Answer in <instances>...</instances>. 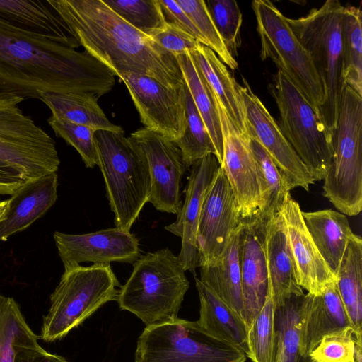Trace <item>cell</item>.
Here are the masks:
<instances>
[{"mask_svg":"<svg viewBox=\"0 0 362 362\" xmlns=\"http://www.w3.org/2000/svg\"><path fill=\"white\" fill-rule=\"evenodd\" d=\"M80 45L18 28L0 18V92L24 99L40 93H90L98 98L115 76Z\"/></svg>","mask_w":362,"mask_h":362,"instance_id":"obj_1","label":"cell"},{"mask_svg":"<svg viewBox=\"0 0 362 362\" xmlns=\"http://www.w3.org/2000/svg\"><path fill=\"white\" fill-rule=\"evenodd\" d=\"M80 46L116 76L151 77L170 88L185 83L176 57L139 32L103 0H46Z\"/></svg>","mask_w":362,"mask_h":362,"instance_id":"obj_2","label":"cell"},{"mask_svg":"<svg viewBox=\"0 0 362 362\" xmlns=\"http://www.w3.org/2000/svg\"><path fill=\"white\" fill-rule=\"evenodd\" d=\"M185 272L168 248L140 256L119 287V308L134 314L146 326L177 317L189 287Z\"/></svg>","mask_w":362,"mask_h":362,"instance_id":"obj_3","label":"cell"},{"mask_svg":"<svg viewBox=\"0 0 362 362\" xmlns=\"http://www.w3.org/2000/svg\"><path fill=\"white\" fill-rule=\"evenodd\" d=\"M344 6L327 0L320 7L298 18L286 17L293 32L309 53L324 89L320 116L332 136L343 90L341 23Z\"/></svg>","mask_w":362,"mask_h":362,"instance_id":"obj_4","label":"cell"},{"mask_svg":"<svg viewBox=\"0 0 362 362\" xmlns=\"http://www.w3.org/2000/svg\"><path fill=\"white\" fill-rule=\"evenodd\" d=\"M99 166L115 227L130 231L151 192L148 163L141 148L124 134L98 130L94 136Z\"/></svg>","mask_w":362,"mask_h":362,"instance_id":"obj_5","label":"cell"},{"mask_svg":"<svg viewBox=\"0 0 362 362\" xmlns=\"http://www.w3.org/2000/svg\"><path fill=\"white\" fill-rule=\"evenodd\" d=\"M120 286L110 264L65 267L50 296L40 338L46 342L62 339L102 305L116 300Z\"/></svg>","mask_w":362,"mask_h":362,"instance_id":"obj_6","label":"cell"},{"mask_svg":"<svg viewBox=\"0 0 362 362\" xmlns=\"http://www.w3.org/2000/svg\"><path fill=\"white\" fill-rule=\"evenodd\" d=\"M333 157L323 179V195L341 213L362 209V96L346 86L332 135Z\"/></svg>","mask_w":362,"mask_h":362,"instance_id":"obj_7","label":"cell"},{"mask_svg":"<svg viewBox=\"0 0 362 362\" xmlns=\"http://www.w3.org/2000/svg\"><path fill=\"white\" fill-rule=\"evenodd\" d=\"M269 90L279 112V128L314 182L322 180L333 157L332 136L319 112L279 71Z\"/></svg>","mask_w":362,"mask_h":362,"instance_id":"obj_8","label":"cell"},{"mask_svg":"<svg viewBox=\"0 0 362 362\" xmlns=\"http://www.w3.org/2000/svg\"><path fill=\"white\" fill-rule=\"evenodd\" d=\"M245 354L204 330L197 322L176 317L146 326L135 362H245Z\"/></svg>","mask_w":362,"mask_h":362,"instance_id":"obj_9","label":"cell"},{"mask_svg":"<svg viewBox=\"0 0 362 362\" xmlns=\"http://www.w3.org/2000/svg\"><path fill=\"white\" fill-rule=\"evenodd\" d=\"M252 8L260 40V57L271 59L319 112L324 89L311 57L288 25L286 17L269 1L255 0Z\"/></svg>","mask_w":362,"mask_h":362,"instance_id":"obj_10","label":"cell"},{"mask_svg":"<svg viewBox=\"0 0 362 362\" xmlns=\"http://www.w3.org/2000/svg\"><path fill=\"white\" fill-rule=\"evenodd\" d=\"M24 100L0 92V160L27 181L57 173L60 160L54 140L20 108Z\"/></svg>","mask_w":362,"mask_h":362,"instance_id":"obj_11","label":"cell"},{"mask_svg":"<svg viewBox=\"0 0 362 362\" xmlns=\"http://www.w3.org/2000/svg\"><path fill=\"white\" fill-rule=\"evenodd\" d=\"M129 139L141 148L148 163V202L160 211L177 215L182 205L181 180L187 167L176 142L144 127L132 133Z\"/></svg>","mask_w":362,"mask_h":362,"instance_id":"obj_12","label":"cell"},{"mask_svg":"<svg viewBox=\"0 0 362 362\" xmlns=\"http://www.w3.org/2000/svg\"><path fill=\"white\" fill-rule=\"evenodd\" d=\"M243 221L220 165L206 193L199 217L197 245L199 267L213 264L221 257L233 233Z\"/></svg>","mask_w":362,"mask_h":362,"instance_id":"obj_13","label":"cell"},{"mask_svg":"<svg viewBox=\"0 0 362 362\" xmlns=\"http://www.w3.org/2000/svg\"><path fill=\"white\" fill-rule=\"evenodd\" d=\"M119 78L124 83L144 127L176 141L185 127V83L170 88L156 79L127 73Z\"/></svg>","mask_w":362,"mask_h":362,"instance_id":"obj_14","label":"cell"},{"mask_svg":"<svg viewBox=\"0 0 362 362\" xmlns=\"http://www.w3.org/2000/svg\"><path fill=\"white\" fill-rule=\"evenodd\" d=\"M243 83L239 84V92L244 103L248 136L256 139L272 158L289 191L296 187L308 191L315 182L306 166L244 78Z\"/></svg>","mask_w":362,"mask_h":362,"instance_id":"obj_15","label":"cell"},{"mask_svg":"<svg viewBox=\"0 0 362 362\" xmlns=\"http://www.w3.org/2000/svg\"><path fill=\"white\" fill-rule=\"evenodd\" d=\"M223 139L221 166L243 220L254 217L259 202L258 169L247 134L241 132L214 95Z\"/></svg>","mask_w":362,"mask_h":362,"instance_id":"obj_16","label":"cell"},{"mask_svg":"<svg viewBox=\"0 0 362 362\" xmlns=\"http://www.w3.org/2000/svg\"><path fill=\"white\" fill-rule=\"evenodd\" d=\"M54 240L64 267L81 262L108 264L112 262L134 263L140 257L137 238L118 228L85 234L56 231Z\"/></svg>","mask_w":362,"mask_h":362,"instance_id":"obj_17","label":"cell"},{"mask_svg":"<svg viewBox=\"0 0 362 362\" xmlns=\"http://www.w3.org/2000/svg\"><path fill=\"white\" fill-rule=\"evenodd\" d=\"M298 203L288 192L280 213L284 219L298 284L308 293L320 295L337 281L319 252L303 220Z\"/></svg>","mask_w":362,"mask_h":362,"instance_id":"obj_18","label":"cell"},{"mask_svg":"<svg viewBox=\"0 0 362 362\" xmlns=\"http://www.w3.org/2000/svg\"><path fill=\"white\" fill-rule=\"evenodd\" d=\"M220 164L212 154L196 160L190 166L185 198L173 223L165 229L181 238L182 245L177 258L185 271L194 272L199 267L197 245L199 217L206 193Z\"/></svg>","mask_w":362,"mask_h":362,"instance_id":"obj_19","label":"cell"},{"mask_svg":"<svg viewBox=\"0 0 362 362\" xmlns=\"http://www.w3.org/2000/svg\"><path fill=\"white\" fill-rule=\"evenodd\" d=\"M265 223L255 217L243 220L239 233L243 320L247 329L262 308L269 292L264 245Z\"/></svg>","mask_w":362,"mask_h":362,"instance_id":"obj_20","label":"cell"},{"mask_svg":"<svg viewBox=\"0 0 362 362\" xmlns=\"http://www.w3.org/2000/svg\"><path fill=\"white\" fill-rule=\"evenodd\" d=\"M57 173L25 181L8 201L0 221V241L23 230L43 216L57 199Z\"/></svg>","mask_w":362,"mask_h":362,"instance_id":"obj_21","label":"cell"},{"mask_svg":"<svg viewBox=\"0 0 362 362\" xmlns=\"http://www.w3.org/2000/svg\"><path fill=\"white\" fill-rule=\"evenodd\" d=\"M264 245L269 288L276 308L292 296L304 294L296 279L285 224L280 211L265 223Z\"/></svg>","mask_w":362,"mask_h":362,"instance_id":"obj_22","label":"cell"},{"mask_svg":"<svg viewBox=\"0 0 362 362\" xmlns=\"http://www.w3.org/2000/svg\"><path fill=\"white\" fill-rule=\"evenodd\" d=\"M349 329H353L336 281L327 285L320 295L305 294L300 333L302 356H308L323 336Z\"/></svg>","mask_w":362,"mask_h":362,"instance_id":"obj_23","label":"cell"},{"mask_svg":"<svg viewBox=\"0 0 362 362\" xmlns=\"http://www.w3.org/2000/svg\"><path fill=\"white\" fill-rule=\"evenodd\" d=\"M199 298V325L214 337L249 353L247 327L243 319L194 276Z\"/></svg>","mask_w":362,"mask_h":362,"instance_id":"obj_24","label":"cell"},{"mask_svg":"<svg viewBox=\"0 0 362 362\" xmlns=\"http://www.w3.org/2000/svg\"><path fill=\"white\" fill-rule=\"evenodd\" d=\"M189 53L230 119L241 132L247 134L245 106L239 92V84L226 65L214 51L201 43Z\"/></svg>","mask_w":362,"mask_h":362,"instance_id":"obj_25","label":"cell"},{"mask_svg":"<svg viewBox=\"0 0 362 362\" xmlns=\"http://www.w3.org/2000/svg\"><path fill=\"white\" fill-rule=\"evenodd\" d=\"M305 226L319 252L336 276L353 233L344 214L332 209L302 211Z\"/></svg>","mask_w":362,"mask_h":362,"instance_id":"obj_26","label":"cell"},{"mask_svg":"<svg viewBox=\"0 0 362 362\" xmlns=\"http://www.w3.org/2000/svg\"><path fill=\"white\" fill-rule=\"evenodd\" d=\"M242 223L233 233L221 257L213 264L199 267V280L243 319L239 257Z\"/></svg>","mask_w":362,"mask_h":362,"instance_id":"obj_27","label":"cell"},{"mask_svg":"<svg viewBox=\"0 0 362 362\" xmlns=\"http://www.w3.org/2000/svg\"><path fill=\"white\" fill-rule=\"evenodd\" d=\"M0 18L21 28L80 45L46 0H0Z\"/></svg>","mask_w":362,"mask_h":362,"instance_id":"obj_28","label":"cell"},{"mask_svg":"<svg viewBox=\"0 0 362 362\" xmlns=\"http://www.w3.org/2000/svg\"><path fill=\"white\" fill-rule=\"evenodd\" d=\"M52 115L91 127L124 134L122 127L112 124L98 103V98L90 93H40V98Z\"/></svg>","mask_w":362,"mask_h":362,"instance_id":"obj_29","label":"cell"},{"mask_svg":"<svg viewBox=\"0 0 362 362\" xmlns=\"http://www.w3.org/2000/svg\"><path fill=\"white\" fill-rule=\"evenodd\" d=\"M336 277L346 313L358 340L362 341V240L357 235L349 241Z\"/></svg>","mask_w":362,"mask_h":362,"instance_id":"obj_30","label":"cell"},{"mask_svg":"<svg viewBox=\"0 0 362 362\" xmlns=\"http://www.w3.org/2000/svg\"><path fill=\"white\" fill-rule=\"evenodd\" d=\"M194 103L213 142L220 165L223 158V139L214 95L189 52L175 56Z\"/></svg>","mask_w":362,"mask_h":362,"instance_id":"obj_31","label":"cell"},{"mask_svg":"<svg viewBox=\"0 0 362 362\" xmlns=\"http://www.w3.org/2000/svg\"><path fill=\"white\" fill-rule=\"evenodd\" d=\"M250 139L257 165L259 192L258 210L254 217L265 223L280 211L284 197L290 191L280 170L266 150L254 138L250 137Z\"/></svg>","mask_w":362,"mask_h":362,"instance_id":"obj_32","label":"cell"},{"mask_svg":"<svg viewBox=\"0 0 362 362\" xmlns=\"http://www.w3.org/2000/svg\"><path fill=\"white\" fill-rule=\"evenodd\" d=\"M305 293L292 296L275 308V362H299Z\"/></svg>","mask_w":362,"mask_h":362,"instance_id":"obj_33","label":"cell"},{"mask_svg":"<svg viewBox=\"0 0 362 362\" xmlns=\"http://www.w3.org/2000/svg\"><path fill=\"white\" fill-rule=\"evenodd\" d=\"M341 43L344 83L362 96V11L360 7L344 6Z\"/></svg>","mask_w":362,"mask_h":362,"instance_id":"obj_34","label":"cell"},{"mask_svg":"<svg viewBox=\"0 0 362 362\" xmlns=\"http://www.w3.org/2000/svg\"><path fill=\"white\" fill-rule=\"evenodd\" d=\"M17 302L0 295V362H13L16 346L38 344Z\"/></svg>","mask_w":362,"mask_h":362,"instance_id":"obj_35","label":"cell"},{"mask_svg":"<svg viewBox=\"0 0 362 362\" xmlns=\"http://www.w3.org/2000/svg\"><path fill=\"white\" fill-rule=\"evenodd\" d=\"M185 127L175 142L180 149L187 168L197 160L216 151L206 126L185 83Z\"/></svg>","mask_w":362,"mask_h":362,"instance_id":"obj_36","label":"cell"},{"mask_svg":"<svg viewBox=\"0 0 362 362\" xmlns=\"http://www.w3.org/2000/svg\"><path fill=\"white\" fill-rule=\"evenodd\" d=\"M275 305L271 292L248 327L247 358L252 362H275L276 332Z\"/></svg>","mask_w":362,"mask_h":362,"instance_id":"obj_37","label":"cell"},{"mask_svg":"<svg viewBox=\"0 0 362 362\" xmlns=\"http://www.w3.org/2000/svg\"><path fill=\"white\" fill-rule=\"evenodd\" d=\"M124 21L152 37L167 25L159 0H103Z\"/></svg>","mask_w":362,"mask_h":362,"instance_id":"obj_38","label":"cell"},{"mask_svg":"<svg viewBox=\"0 0 362 362\" xmlns=\"http://www.w3.org/2000/svg\"><path fill=\"white\" fill-rule=\"evenodd\" d=\"M311 362H362V341L352 329L325 335L310 351Z\"/></svg>","mask_w":362,"mask_h":362,"instance_id":"obj_39","label":"cell"},{"mask_svg":"<svg viewBox=\"0 0 362 362\" xmlns=\"http://www.w3.org/2000/svg\"><path fill=\"white\" fill-rule=\"evenodd\" d=\"M177 4L189 16L209 47L221 61L232 69L238 64L224 44L212 20L205 1L176 0Z\"/></svg>","mask_w":362,"mask_h":362,"instance_id":"obj_40","label":"cell"},{"mask_svg":"<svg viewBox=\"0 0 362 362\" xmlns=\"http://www.w3.org/2000/svg\"><path fill=\"white\" fill-rule=\"evenodd\" d=\"M47 122L57 137L73 146L81 157L86 168L98 165L95 143V129L51 115Z\"/></svg>","mask_w":362,"mask_h":362,"instance_id":"obj_41","label":"cell"},{"mask_svg":"<svg viewBox=\"0 0 362 362\" xmlns=\"http://www.w3.org/2000/svg\"><path fill=\"white\" fill-rule=\"evenodd\" d=\"M216 28L230 53L234 57L240 45L243 16L234 0L205 1Z\"/></svg>","mask_w":362,"mask_h":362,"instance_id":"obj_42","label":"cell"},{"mask_svg":"<svg viewBox=\"0 0 362 362\" xmlns=\"http://www.w3.org/2000/svg\"><path fill=\"white\" fill-rule=\"evenodd\" d=\"M151 38L163 49L174 56L192 52L200 43L192 36L169 23H167V25L162 31L152 36Z\"/></svg>","mask_w":362,"mask_h":362,"instance_id":"obj_43","label":"cell"},{"mask_svg":"<svg viewBox=\"0 0 362 362\" xmlns=\"http://www.w3.org/2000/svg\"><path fill=\"white\" fill-rule=\"evenodd\" d=\"M159 2L167 23L173 24L206 46L203 37L176 0H159Z\"/></svg>","mask_w":362,"mask_h":362,"instance_id":"obj_44","label":"cell"},{"mask_svg":"<svg viewBox=\"0 0 362 362\" xmlns=\"http://www.w3.org/2000/svg\"><path fill=\"white\" fill-rule=\"evenodd\" d=\"M13 362H69L63 356L47 351L39 344L16 346Z\"/></svg>","mask_w":362,"mask_h":362,"instance_id":"obj_45","label":"cell"},{"mask_svg":"<svg viewBox=\"0 0 362 362\" xmlns=\"http://www.w3.org/2000/svg\"><path fill=\"white\" fill-rule=\"evenodd\" d=\"M0 177L24 180L14 168L2 160H0Z\"/></svg>","mask_w":362,"mask_h":362,"instance_id":"obj_46","label":"cell"},{"mask_svg":"<svg viewBox=\"0 0 362 362\" xmlns=\"http://www.w3.org/2000/svg\"><path fill=\"white\" fill-rule=\"evenodd\" d=\"M7 204H8L7 199L4 200V201H0V221H1L4 219V214L7 209Z\"/></svg>","mask_w":362,"mask_h":362,"instance_id":"obj_47","label":"cell"},{"mask_svg":"<svg viewBox=\"0 0 362 362\" xmlns=\"http://www.w3.org/2000/svg\"><path fill=\"white\" fill-rule=\"evenodd\" d=\"M299 362H311L308 356H301Z\"/></svg>","mask_w":362,"mask_h":362,"instance_id":"obj_48","label":"cell"},{"mask_svg":"<svg viewBox=\"0 0 362 362\" xmlns=\"http://www.w3.org/2000/svg\"><path fill=\"white\" fill-rule=\"evenodd\" d=\"M3 184H4L3 180L1 178H0V190L1 189V188L3 187Z\"/></svg>","mask_w":362,"mask_h":362,"instance_id":"obj_49","label":"cell"},{"mask_svg":"<svg viewBox=\"0 0 362 362\" xmlns=\"http://www.w3.org/2000/svg\"><path fill=\"white\" fill-rule=\"evenodd\" d=\"M1 201V200H0Z\"/></svg>","mask_w":362,"mask_h":362,"instance_id":"obj_50","label":"cell"}]
</instances>
